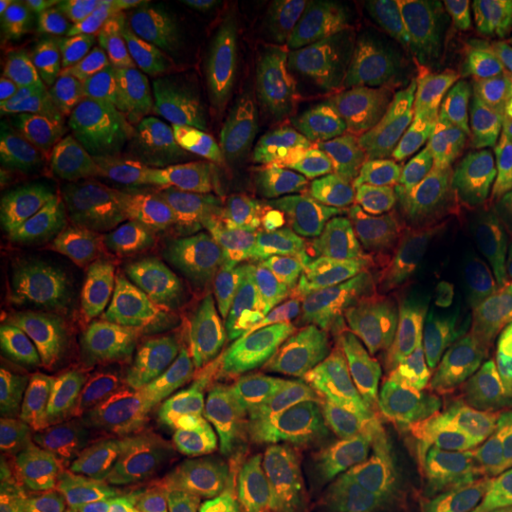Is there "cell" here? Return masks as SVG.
I'll return each instance as SVG.
<instances>
[{
	"label": "cell",
	"instance_id": "obj_12",
	"mask_svg": "<svg viewBox=\"0 0 512 512\" xmlns=\"http://www.w3.org/2000/svg\"><path fill=\"white\" fill-rule=\"evenodd\" d=\"M293 99L224 27L202 31L152 57V126L228 145L266 141Z\"/></svg>",
	"mask_w": 512,
	"mask_h": 512
},
{
	"label": "cell",
	"instance_id": "obj_4",
	"mask_svg": "<svg viewBox=\"0 0 512 512\" xmlns=\"http://www.w3.org/2000/svg\"><path fill=\"white\" fill-rule=\"evenodd\" d=\"M12 304L76 349L179 334L137 266L122 220L99 202H57L31 217L12 277Z\"/></svg>",
	"mask_w": 512,
	"mask_h": 512
},
{
	"label": "cell",
	"instance_id": "obj_6",
	"mask_svg": "<svg viewBox=\"0 0 512 512\" xmlns=\"http://www.w3.org/2000/svg\"><path fill=\"white\" fill-rule=\"evenodd\" d=\"M327 330L338 395L418 406L463 425L467 285L448 258Z\"/></svg>",
	"mask_w": 512,
	"mask_h": 512
},
{
	"label": "cell",
	"instance_id": "obj_22",
	"mask_svg": "<svg viewBox=\"0 0 512 512\" xmlns=\"http://www.w3.org/2000/svg\"><path fill=\"white\" fill-rule=\"evenodd\" d=\"M4 512H54L42 494H35L27 482H16V486H8L4 490Z\"/></svg>",
	"mask_w": 512,
	"mask_h": 512
},
{
	"label": "cell",
	"instance_id": "obj_23",
	"mask_svg": "<svg viewBox=\"0 0 512 512\" xmlns=\"http://www.w3.org/2000/svg\"><path fill=\"white\" fill-rule=\"evenodd\" d=\"M509 99H512V92H509Z\"/></svg>",
	"mask_w": 512,
	"mask_h": 512
},
{
	"label": "cell",
	"instance_id": "obj_8",
	"mask_svg": "<svg viewBox=\"0 0 512 512\" xmlns=\"http://www.w3.org/2000/svg\"><path fill=\"white\" fill-rule=\"evenodd\" d=\"M122 46L99 8H50L4 65L8 133L23 156L69 160L114 126L126 92Z\"/></svg>",
	"mask_w": 512,
	"mask_h": 512
},
{
	"label": "cell",
	"instance_id": "obj_15",
	"mask_svg": "<svg viewBox=\"0 0 512 512\" xmlns=\"http://www.w3.org/2000/svg\"><path fill=\"white\" fill-rule=\"evenodd\" d=\"M467 406L463 429L512 482V274H463Z\"/></svg>",
	"mask_w": 512,
	"mask_h": 512
},
{
	"label": "cell",
	"instance_id": "obj_1",
	"mask_svg": "<svg viewBox=\"0 0 512 512\" xmlns=\"http://www.w3.org/2000/svg\"><path fill=\"white\" fill-rule=\"evenodd\" d=\"M277 512H512V482L448 414L338 395L274 467Z\"/></svg>",
	"mask_w": 512,
	"mask_h": 512
},
{
	"label": "cell",
	"instance_id": "obj_19",
	"mask_svg": "<svg viewBox=\"0 0 512 512\" xmlns=\"http://www.w3.org/2000/svg\"><path fill=\"white\" fill-rule=\"evenodd\" d=\"M50 8L54 4H46V0H4L0 4V57H4V65L27 46V38L50 16Z\"/></svg>",
	"mask_w": 512,
	"mask_h": 512
},
{
	"label": "cell",
	"instance_id": "obj_10",
	"mask_svg": "<svg viewBox=\"0 0 512 512\" xmlns=\"http://www.w3.org/2000/svg\"><path fill=\"white\" fill-rule=\"evenodd\" d=\"M475 50L482 46L467 31L459 0H403L395 23L353 69L285 107L266 145L281 148L311 137H391L421 88Z\"/></svg>",
	"mask_w": 512,
	"mask_h": 512
},
{
	"label": "cell",
	"instance_id": "obj_11",
	"mask_svg": "<svg viewBox=\"0 0 512 512\" xmlns=\"http://www.w3.org/2000/svg\"><path fill=\"white\" fill-rule=\"evenodd\" d=\"M437 258L444 255L421 205L399 183L380 186L315 251L296 258L293 266L247 277L239 304H289L319 327H334L429 270Z\"/></svg>",
	"mask_w": 512,
	"mask_h": 512
},
{
	"label": "cell",
	"instance_id": "obj_3",
	"mask_svg": "<svg viewBox=\"0 0 512 512\" xmlns=\"http://www.w3.org/2000/svg\"><path fill=\"white\" fill-rule=\"evenodd\" d=\"M122 232L171 327L205 349L247 285V228L228 160H164L133 194Z\"/></svg>",
	"mask_w": 512,
	"mask_h": 512
},
{
	"label": "cell",
	"instance_id": "obj_5",
	"mask_svg": "<svg viewBox=\"0 0 512 512\" xmlns=\"http://www.w3.org/2000/svg\"><path fill=\"white\" fill-rule=\"evenodd\" d=\"M194 368L209 403L258 467H277L338 399L330 330L289 304H236Z\"/></svg>",
	"mask_w": 512,
	"mask_h": 512
},
{
	"label": "cell",
	"instance_id": "obj_16",
	"mask_svg": "<svg viewBox=\"0 0 512 512\" xmlns=\"http://www.w3.org/2000/svg\"><path fill=\"white\" fill-rule=\"evenodd\" d=\"M186 342L179 334H164V338H137V342H118V346H95L76 349L73 365L61 372L46 395H38L35 403H27L16 414H4L0 421H31V425H46V421H65L84 414L88 406L103 403L118 387L133 384L141 376H152L167 365L186 361Z\"/></svg>",
	"mask_w": 512,
	"mask_h": 512
},
{
	"label": "cell",
	"instance_id": "obj_7",
	"mask_svg": "<svg viewBox=\"0 0 512 512\" xmlns=\"http://www.w3.org/2000/svg\"><path fill=\"white\" fill-rule=\"evenodd\" d=\"M0 448L4 463L114 452L175 463L217 482L258 490V463L243 452L217 406L209 403L190 357L118 387L76 418L46 425L0 421Z\"/></svg>",
	"mask_w": 512,
	"mask_h": 512
},
{
	"label": "cell",
	"instance_id": "obj_18",
	"mask_svg": "<svg viewBox=\"0 0 512 512\" xmlns=\"http://www.w3.org/2000/svg\"><path fill=\"white\" fill-rule=\"evenodd\" d=\"M236 8L232 0H107L99 16L126 46L160 57L186 38L213 31V23H228Z\"/></svg>",
	"mask_w": 512,
	"mask_h": 512
},
{
	"label": "cell",
	"instance_id": "obj_14",
	"mask_svg": "<svg viewBox=\"0 0 512 512\" xmlns=\"http://www.w3.org/2000/svg\"><path fill=\"white\" fill-rule=\"evenodd\" d=\"M38 494L54 512H262L255 490L114 452L46 459Z\"/></svg>",
	"mask_w": 512,
	"mask_h": 512
},
{
	"label": "cell",
	"instance_id": "obj_2",
	"mask_svg": "<svg viewBox=\"0 0 512 512\" xmlns=\"http://www.w3.org/2000/svg\"><path fill=\"white\" fill-rule=\"evenodd\" d=\"M501 99V57L475 50L440 69L387 137V164L459 274H512V190L490 141Z\"/></svg>",
	"mask_w": 512,
	"mask_h": 512
},
{
	"label": "cell",
	"instance_id": "obj_20",
	"mask_svg": "<svg viewBox=\"0 0 512 512\" xmlns=\"http://www.w3.org/2000/svg\"><path fill=\"white\" fill-rule=\"evenodd\" d=\"M467 31L482 50L512 38V0H459Z\"/></svg>",
	"mask_w": 512,
	"mask_h": 512
},
{
	"label": "cell",
	"instance_id": "obj_21",
	"mask_svg": "<svg viewBox=\"0 0 512 512\" xmlns=\"http://www.w3.org/2000/svg\"><path fill=\"white\" fill-rule=\"evenodd\" d=\"M490 141H494V152L501 167H505V179H509L512 190V99L505 92V99L497 103L494 118H490Z\"/></svg>",
	"mask_w": 512,
	"mask_h": 512
},
{
	"label": "cell",
	"instance_id": "obj_9",
	"mask_svg": "<svg viewBox=\"0 0 512 512\" xmlns=\"http://www.w3.org/2000/svg\"><path fill=\"white\" fill-rule=\"evenodd\" d=\"M384 141L311 137L228 160L247 228V277L293 266L346 224L384 171Z\"/></svg>",
	"mask_w": 512,
	"mask_h": 512
},
{
	"label": "cell",
	"instance_id": "obj_17",
	"mask_svg": "<svg viewBox=\"0 0 512 512\" xmlns=\"http://www.w3.org/2000/svg\"><path fill=\"white\" fill-rule=\"evenodd\" d=\"M76 346L31 311L8 304L0 315V418L46 395L73 365Z\"/></svg>",
	"mask_w": 512,
	"mask_h": 512
},
{
	"label": "cell",
	"instance_id": "obj_13",
	"mask_svg": "<svg viewBox=\"0 0 512 512\" xmlns=\"http://www.w3.org/2000/svg\"><path fill=\"white\" fill-rule=\"evenodd\" d=\"M403 0H258L239 4L224 31L293 99L353 69L395 23Z\"/></svg>",
	"mask_w": 512,
	"mask_h": 512
}]
</instances>
